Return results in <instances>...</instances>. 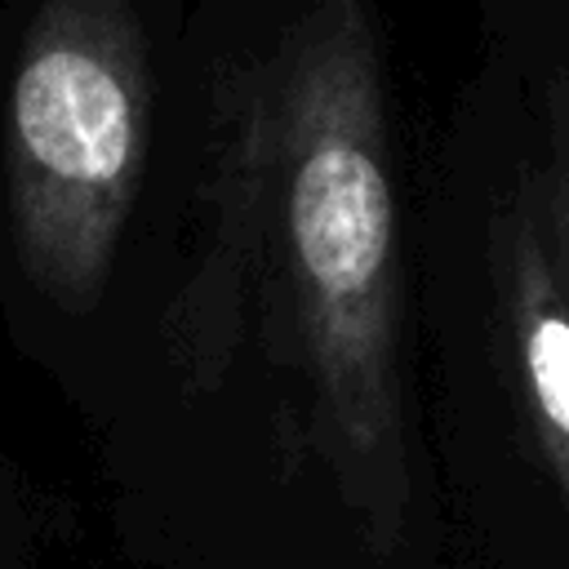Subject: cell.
<instances>
[{
    "instance_id": "3957f363",
    "label": "cell",
    "mask_w": 569,
    "mask_h": 569,
    "mask_svg": "<svg viewBox=\"0 0 569 569\" xmlns=\"http://www.w3.org/2000/svg\"><path fill=\"white\" fill-rule=\"evenodd\" d=\"M480 338L502 413L525 569H569V298L556 276L520 107L516 138L480 200Z\"/></svg>"
},
{
    "instance_id": "7a4b0ae2",
    "label": "cell",
    "mask_w": 569,
    "mask_h": 569,
    "mask_svg": "<svg viewBox=\"0 0 569 569\" xmlns=\"http://www.w3.org/2000/svg\"><path fill=\"white\" fill-rule=\"evenodd\" d=\"M151 156V40L124 0H49L4 98V200L22 280L62 316L102 302Z\"/></svg>"
},
{
    "instance_id": "277c9868",
    "label": "cell",
    "mask_w": 569,
    "mask_h": 569,
    "mask_svg": "<svg viewBox=\"0 0 569 569\" xmlns=\"http://www.w3.org/2000/svg\"><path fill=\"white\" fill-rule=\"evenodd\" d=\"M520 129L556 276L569 298V18L520 71Z\"/></svg>"
},
{
    "instance_id": "6da1fadb",
    "label": "cell",
    "mask_w": 569,
    "mask_h": 569,
    "mask_svg": "<svg viewBox=\"0 0 569 569\" xmlns=\"http://www.w3.org/2000/svg\"><path fill=\"white\" fill-rule=\"evenodd\" d=\"M204 191V240L164 311L173 373L209 391L258 347L298 382L293 436L365 547L400 551L422 489L387 71L360 0L298 9L227 80Z\"/></svg>"
}]
</instances>
